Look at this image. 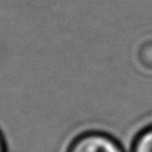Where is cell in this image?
Wrapping results in <instances>:
<instances>
[{"instance_id":"1","label":"cell","mask_w":152,"mask_h":152,"mask_svg":"<svg viewBox=\"0 0 152 152\" xmlns=\"http://www.w3.org/2000/svg\"><path fill=\"white\" fill-rule=\"evenodd\" d=\"M64 152H129V148L109 132L86 129L70 139Z\"/></svg>"},{"instance_id":"3","label":"cell","mask_w":152,"mask_h":152,"mask_svg":"<svg viewBox=\"0 0 152 152\" xmlns=\"http://www.w3.org/2000/svg\"><path fill=\"white\" fill-rule=\"evenodd\" d=\"M0 152H7V142H6V138L2 133V131L0 129Z\"/></svg>"},{"instance_id":"2","label":"cell","mask_w":152,"mask_h":152,"mask_svg":"<svg viewBox=\"0 0 152 152\" xmlns=\"http://www.w3.org/2000/svg\"><path fill=\"white\" fill-rule=\"evenodd\" d=\"M129 152H152V124L146 125L134 134Z\"/></svg>"}]
</instances>
